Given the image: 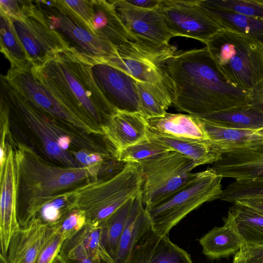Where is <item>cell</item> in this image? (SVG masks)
<instances>
[{
	"label": "cell",
	"instance_id": "obj_4",
	"mask_svg": "<svg viewBox=\"0 0 263 263\" xmlns=\"http://www.w3.org/2000/svg\"><path fill=\"white\" fill-rule=\"evenodd\" d=\"M1 99L10 115L23 123L40 142L45 154L62 166H82L68 151L70 146L112 157L106 142L95 141L90 135L70 127L44 112L19 93L4 75L1 76Z\"/></svg>",
	"mask_w": 263,
	"mask_h": 263
},
{
	"label": "cell",
	"instance_id": "obj_48",
	"mask_svg": "<svg viewBox=\"0 0 263 263\" xmlns=\"http://www.w3.org/2000/svg\"><path fill=\"white\" fill-rule=\"evenodd\" d=\"M235 202H237L251 209L256 212L263 215V199H245L236 201Z\"/></svg>",
	"mask_w": 263,
	"mask_h": 263
},
{
	"label": "cell",
	"instance_id": "obj_28",
	"mask_svg": "<svg viewBox=\"0 0 263 263\" xmlns=\"http://www.w3.org/2000/svg\"><path fill=\"white\" fill-rule=\"evenodd\" d=\"M200 119L234 127L255 129L263 126V114L248 104L210 114Z\"/></svg>",
	"mask_w": 263,
	"mask_h": 263
},
{
	"label": "cell",
	"instance_id": "obj_25",
	"mask_svg": "<svg viewBox=\"0 0 263 263\" xmlns=\"http://www.w3.org/2000/svg\"><path fill=\"white\" fill-rule=\"evenodd\" d=\"M199 243L203 253L212 260L235 254L245 244L237 232L225 223L204 234L200 239Z\"/></svg>",
	"mask_w": 263,
	"mask_h": 263
},
{
	"label": "cell",
	"instance_id": "obj_3",
	"mask_svg": "<svg viewBox=\"0 0 263 263\" xmlns=\"http://www.w3.org/2000/svg\"><path fill=\"white\" fill-rule=\"evenodd\" d=\"M92 66L76 53L65 50L55 53L42 66L33 68L64 103L101 128L117 110L96 84Z\"/></svg>",
	"mask_w": 263,
	"mask_h": 263
},
{
	"label": "cell",
	"instance_id": "obj_39",
	"mask_svg": "<svg viewBox=\"0 0 263 263\" xmlns=\"http://www.w3.org/2000/svg\"><path fill=\"white\" fill-rule=\"evenodd\" d=\"M160 237L151 228L135 246L128 263H149Z\"/></svg>",
	"mask_w": 263,
	"mask_h": 263
},
{
	"label": "cell",
	"instance_id": "obj_45",
	"mask_svg": "<svg viewBox=\"0 0 263 263\" xmlns=\"http://www.w3.org/2000/svg\"><path fill=\"white\" fill-rule=\"evenodd\" d=\"M68 151L82 166L92 167L100 165L106 159L100 154L84 149H69Z\"/></svg>",
	"mask_w": 263,
	"mask_h": 263
},
{
	"label": "cell",
	"instance_id": "obj_2",
	"mask_svg": "<svg viewBox=\"0 0 263 263\" xmlns=\"http://www.w3.org/2000/svg\"><path fill=\"white\" fill-rule=\"evenodd\" d=\"M14 156L17 187V218L26 227L47 202L102 175L103 164L92 167L55 165L44 160L28 145L9 136Z\"/></svg>",
	"mask_w": 263,
	"mask_h": 263
},
{
	"label": "cell",
	"instance_id": "obj_14",
	"mask_svg": "<svg viewBox=\"0 0 263 263\" xmlns=\"http://www.w3.org/2000/svg\"><path fill=\"white\" fill-rule=\"evenodd\" d=\"M0 251L6 255L10 240L20 228L17 218V187L14 149L9 136L6 156L0 164Z\"/></svg>",
	"mask_w": 263,
	"mask_h": 263
},
{
	"label": "cell",
	"instance_id": "obj_11",
	"mask_svg": "<svg viewBox=\"0 0 263 263\" xmlns=\"http://www.w3.org/2000/svg\"><path fill=\"white\" fill-rule=\"evenodd\" d=\"M138 163L144 207L161 201L184 185L194 176L192 171L197 166L193 160L175 151Z\"/></svg>",
	"mask_w": 263,
	"mask_h": 263
},
{
	"label": "cell",
	"instance_id": "obj_13",
	"mask_svg": "<svg viewBox=\"0 0 263 263\" xmlns=\"http://www.w3.org/2000/svg\"><path fill=\"white\" fill-rule=\"evenodd\" d=\"M10 19L34 68L42 66L55 53L69 50L67 45L59 34L51 28L35 5L34 10L25 18Z\"/></svg>",
	"mask_w": 263,
	"mask_h": 263
},
{
	"label": "cell",
	"instance_id": "obj_52",
	"mask_svg": "<svg viewBox=\"0 0 263 263\" xmlns=\"http://www.w3.org/2000/svg\"><path fill=\"white\" fill-rule=\"evenodd\" d=\"M233 263H235V262H233Z\"/></svg>",
	"mask_w": 263,
	"mask_h": 263
},
{
	"label": "cell",
	"instance_id": "obj_38",
	"mask_svg": "<svg viewBox=\"0 0 263 263\" xmlns=\"http://www.w3.org/2000/svg\"><path fill=\"white\" fill-rule=\"evenodd\" d=\"M220 8L263 20V0H205Z\"/></svg>",
	"mask_w": 263,
	"mask_h": 263
},
{
	"label": "cell",
	"instance_id": "obj_1",
	"mask_svg": "<svg viewBox=\"0 0 263 263\" xmlns=\"http://www.w3.org/2000/svg\"><path fill=\"white\" fill-rule=\"evenodd\" d=\"M173 105L198 119L248 105V93L230 84L206 47L177 51L162 65Z\"/></svg>",
	"mask_w": 263,
	"mask_h": 263
},
{
	"label": "cell",
	"instance_id": "obj_19",
	"mask_svg": "<svg viewBox=\"0 0 263 263\" xmlns=\"http://www.w3.org/2000/svg\"><path fill=\"white\" fill-rule=\"evenodd\" d=\"M92 28L99 37L112 44L120 53L134 46L111 0H92Z\"/></svg>",
	"mask_w": 263,
	"mask_h": 263
},
{
	"label": "cell",
	"instance_id": "obj_29",
	"mask_svg": "<svg viewBox=\"0 0 263 263\" xmlns=\"http://www.w3.org/2000/svg\"><path fill=\"white\" fill-rule=\"evenodd\" d=\"M1 52L9 61L11 68H21L31 64L14 28L10 18L1 12Z\"/></svg>",
	"mask_w": 263,
	"mask_h": 263
},
{
	"label": "cell",
	"instance_id": "obj_12",
	"mask_svg": "<svg viewBox=\"0 0 263 263\" xmlns=\"http://www.w3.org/2000/svg\"><path fill=\"white\" fill-rule=\"evenodd\" d=\"M157 10L176 36L206 42L223 28L202 7L201 0H160Z\"/></svg>",
	"mask_w": 263,
	"mask_h": 263
},
{
	"label": "cell",
	"instance_id": "obj_15",
	"mask_svg": "<svg viewBox=\"0 0 263 263\" xmlns=\"http://www.w3.org/2000/svg\"><path fill=\"white\" fill-rule=\"evenodd\" d=\"M91 69L99 89L118 111L140 114L136 80L107 63L95 64Z\"/></svg>",
	"mask_w": 263,
	"mask_h": 263
},
{
	"label": "cell",
	"instance_id": "obj_24",
	"mask_svg": "<svg viewBox=\"0 0 263 263\" xmlns=\"http://www.w3.org/2000/svg\"><path fill=\"white\" fill-rule=\"evenodd\" d=\"M223 220L237 232L245 245H263V215L234 202Z\"/></svg>",
	"mask_w": 263,
	"mask_h": 263
},
{
	"label": "cell",
	"instance_id": "obj_21",
	"mask_svg": "<svg viewBox=\"0 0 263 263\" xmlns=\"http://www.w3.org/2000/svg\"><path fill=\"white\" fill-rule=\"evenodd\" d=\"M152 132L178 138L208 141L201 120L191 115L166 112L160 117L146 119Z\"/></svg>",
	"mask_w": 263,
	"mask_h": 263
},
{
	"label": "cell",
	"instance_id": "obj_9",
	"mask_svg": "<svg viewBox=\"0 0 263 263\" xmlns=\"http://www.w3.org/2000/svg\"><path fill=\"white\" fill-rule=\"evenodd\" d=\"M111 1L133 46L162 61L177 52L176 47L169 43L174 36L157 9L139 8L125 0Z\"/></svg>",
	"mask_w": 263,
	"mask_h": 263
},
{
	"label": "cell",
	"instance_id": "obj_6",
	"mask_svg": "<svg viewBox=\"0 0 263 263\" xmlns=\"http://www.w3.org/2000/svg\"><path fill=\"white\" fill-rule=\"evenodd\" d=\"M142 177L138 163H127L108 179L86 182L68 191L70 208L85 214L87 224L102 225L119 208L141 193Z\"/></svg>",
	"mask_w": 263,
	"mask_h": 263
},
{
	"label": "cell",
	"instance_id": "obj_49",
	"mask_svg": "<svg viewBox=\"0 0 263 263\" xmlns=\"http://www.w3.org/2000/svg\"><path fill=\"white\" fill-rule=\"evenodd\" d=\"M52 263H64L59 254L55 257Z\"/></svg>",
	"mask_w": 263,
	"mask_h": 263
},
{
	"label": "cell",
	"instance_id": "obj_17",
	"mask_svg": "<svg viewBox=\"0 0 263 263\" xmlns=\"http://www.w3.org/2000/svg\"><path fill=\"white\" fill-rule=\"evenodd\" d=\"M58 231L57 226L43 224L33 218L13 234L6 255L9 263H35L40 252Z\"/></svg>",
	"mask_w": 263,
	"mask_h": 263
},
{
	"label": "cell",
	"instance_id": "obj_41",
	"mask_svg": "<svg viewBox=\"0 0 263 263\" xmlns=\"http://www.w3.org/2000/svg\"><path fill=\"white\" fill-rule=\"evenodd\" d=\"M1 12L10 18L21 20L30 14L35 8L33 1L1 0Z\"/></svg>",
	"mask_w": 263,
	"mask_h": 263
},
{
	"label": "cell",
	"instance_id": "obj_44",
	"mask_svg": "<svg viewBox=\"0 0 263 263\" xmlns=\"http://www.w3.org/2000/svg\"><path fill=\"white\" fill-rule=\"evenodd\" d=\"M235 263H263V245L249 246L244 244L235 254Z\"/></svg>",
	"mask_w": 263,
	"mask_h": 263
},
{
	"label": "cell",
	"instance_id": "obj_8",
	"mask_svg": "<svg viewBox=\"0 0 263 263\" xmlns=\"http://www.w3.org/2000/svg\"><path fill=\"white\" fill-rule=\"evenodd\" d=\"M51 28L67 45L91 65L118 56L116 48L96 35L63 0L33 1Z\"/></svg>",
	"mask_w": 263,
	"mask_h": 263
},
{
	"label": "cell",
	"instance_id": "obj_51",
	"mask_svg": "<svg viewBox=\"0 0 263 263\" xmlns=\"http://www.w3.org/2000/svg\"><path fill=\"white\" fill-rule=\"evenodd\" d=\"M262 130H263V126L261 127Z\"/></svg>",
	"mask_w": 263,
	"mask_h": 263
},
{
	"label": "cell",
	"instance_id": "obj_20",
	"mask_svg": "<svg viewBox=\"0 0 263 263\" xmlns=\"http://www.w3.org/2000/svg\"><path fill=\"white\" fill-rule=\"evenodd\" d=\"M200 120L208 136V141L221 153L227 149L263 143L262 127L255 129L234 127Z\"/></svg>",
	"mask_w": 263,
	"mask_h": 263
},
{
	"label": "cell",
	"instance_id": "obj_16",
	"mask_svg": "<svg viewBox=\"0 0 263 263\" xmlns=\"http://www.w3.org/2000/svg\"><path fill=\"white\" fill-rule=\"evenodd\" d=\"M211 168L222 178L235 180L263 179V143L225 150Z\"/></svg>",
	"mask_w": 263,
	"mask_h": 263
},
{
	"label": "cell",
	"instance_id": "obj_50",
	"mask_svg": "<svg viewBox=\"0 0 263 263\" xmlns=\"http://www.w3.org/2000/svg\"><path fill=\"white\" fill-rule=\"evenodd\" d=\"M0 263H9L6 256L0 253Z\"/></svg>",
	"mask_w": 263,
	"mask_h": 263
},
{
	"label": "cell",
	"instance_id": "obj_30",
	"mask_svg": "<svg viewBox=\"0 0 263 263\" xmlns=\"http://www.w3.org/2000/svg\"><path fill=\"white\" fill-rule=\"evenodd\" d=\"M125 72L138 82L157 83L163 81L161 66L143 59L117 56L106 63Z\"/></svg>",
	"mask_w": 263,
	"mask_h": 263
},
{
	"label": "cell",
	"instance_id": "obj_26",
	"mask_svg": "<svg viewBox=\"0 0 263 263\" xmlns=\"http://www.w3.org/2000/svg\"><path fill=\"white\" fill-rule=\"evenodd\" d=\"M201 6L223 28L256 39L263 44V20L213 6L205 0Z\"/></svg>",
	"mask_w": 263,
	"mask_h": 263
},
{
	"label": "cell",
	"instance_id": "obj_5",
	"mask_svg": "<svg viewBox=\"0 0 263 263\" xmlns=\"http://www.w3.org/2000/svg\"><path fill=\"white\" fill-rule=\"evenodd\" d=\"M217 68L235 87L249 93L263 80V44L222 28L205 43Z\"/></svg>",
	"mask_w": 263,
	"mask_h": 263
},
{
	"label": "cell",
	"instance_id": "obj_22",
	"mask_svg": "<svg viewBox=\"0 0 263 263\" xmlns=\"http://www.w3.org/2000/svg\"><path fill=\"white\" fill-rule=\"evenodd\" d=\"M148 139L171 151L179 153L192 160L196 166L213 163L221 157V153L209 141L178 138L158 134L148 128Z\"/></svg>",
	"mask_w": 263,
	"mask_h": 263
},
{
	"label": "cell",
	"instance_id": "obj_42",
	"mask_svg": "<svg viewBox=\"0 0 263 263\" xmlns=\"http://www.w3.org/2000/svg\"><path fill=\"white\" fill-rule=\"evenodd\" d=\"M65 240L62 234L57 232L42 249L35 263H52L60 253Z\"/></svg>",
	"mask_w": 263,
	"mask_h": 263
},
{
	"label": "cell",
	"instance_id": "obj_37",
	"mask_svg": "<svg viewBox=\"0 0 263 263\" xmlns=\"http://www.w3.org/2000/svg\"><path fill=\"white\" fill-rule=\"evenodd\" d=\"M64 263H105L89 255L79 232L64 240L59 253Z\"/></svg>",
	"mask_w": 263,
	"mask_h": 263
},
{
	"label": "cell",
	"instance_id": "obj_18",
	"mask_svg": "<svg viewBox=\"0 0 263 263\" xmlns=\"http://www.w3.org/2000/svg\"><path fill=\"white\" fill-rule=\"evenodd\" d=\"M101 128L114 157L118 152L148 139L146 119L138 112L117 110Z\"/></svg>",
	"mask_w": 263,
	"mask_h": 263
},
{
	"label": "cell",
	"instance_id": "obj_31",
	"mask_svg": "<svg viewBox=\"0 0 263 263\" xmlns=\"http://www.w3.org/2000/svg\"><path fill=\"white\" fill-rule=\"evenodd\" d=\"M136 197L128 200L102 225L103 243L114 261L117 255L120 238Z\"/></svg>",
	"mask_w": 263,
	"mask_h": 263
},
{
	"label": "cell",
	"instance_id": "obj_36",
	"mask_svg": "<svg viewBox=\"0 0 263 263\" xmlns=\"http://www.w3.org/2000/svg\"><path fill=\"white\" fill-rule=\"evenodd\" d=\"M149 263H193L190 255L172 242L168 235L161 236Z\"/></svg>",
	"mask_w": 263,
	"mask_h": 263
},
{
	"label": "cell",
	"instance_id": "obj_27",
	"mask_svg": "<svg viewBox=\"0 0 263 263\" xmlns=\"http://www.w3.org/2000/svg\"><path fill=\"white\" fill-rule=\"evenodd\" d=\"M140 114L146 119L164 116L173 104L171 95L163 81L151 83L137 82Z\"/></svg>",
	"mask_w": 263,
	"mask_h": 263
},
{
	"label": "cell",
	"instance_id": "obj_43",
	"mask_svg": "<svg viewBox=\"0 0 263 263\" xmlns=\"http://www.w3.org/2000/svg\"><path fill=\"white\" fill-rule=\"evenodd\" d=\"M63 1L65 4L72 10L93 32L92 28L93 16V5L92 0Z\"/></svg>",
	"mask_w": 263,
	"mask_h": 263
},
{
	"label": "cell",
	"instance_id": "obj_32",
	"mask_svg": "<svg viewBox=\"0 0 263 263\" xmlns=\"http://www.w3.org/2000/svg\"><path fill=\"white\" fill-rule=\"evenodd\" d=\"M251 199H263V179L235 180L223 190L220 199L233 203Z\"/></svg>",
	"mask_w": 263,
	"mask_h": 263
},
{
	"label": "cell",
	"instance_id": "obj_34",
	"mask_svg": "<svg viewBox=\"0 0 263 263\" xmlns=\"http://www.w3.org/2000/svg\"><path fill=\"white\" fill-rule=\"evenodd\" d=\"M68 191L54 196L47 202L34 218L48 226L58 225L72 210L70 206V197Z\"/></svg>",
	"mask_w": 263,
	"mask_h": 263
},
{
	"label": "cell",
	"instance_id": "obj_35",
	"mask_svg": "<svg viewBox=\"0 0 263 263\" xmlns=\"http://www.w3.org/2000/svg\"><path fill=\"white\" fill-rule=\"evenodd\" d=\"M79 233L83 245L89 255L105 263H115L103 243L102 225L86 224Z\"/></svg>",
	"mask_w": 263,
	"mask_h": 263
},
{
	"label": "cell",
	"instance_id": "obj_40",
	"mask_svg": "<svg viewBox=\"0 0 263 263\" xmlns=\"http://www.w3.org/2000/svg\"><path fill=\"white\" fill-rule=\"evenodd\" d=\"M87 224L85 214L82 211L72 210L56 226L65 239L73 236Z\"/></svg>",
	"mask_w": 263,
	"mask_h": 263
},
{
	"label": "cell",
	"instance_id": "obj_46",
	"mask_svg": "<svg viewBox=\"0 0 263 263\" xmlns=\"http://www.w3.org/2000/svg\"><path fill=\"white\" fill-rule=\"evenodd\" d=\"M247 103L263 114V80L248 93Z\"/></svg>",
	"mask_w": 263,
	"mask_h": 263
},
{
	"label": "cell",
	"instance_id": "obj_10",
	"mask_svg": "<svg viewBox=\"0 0 263 263\" xmlns=\"http://www.w3.org/2000/svg\"><path fill=\"white\" fill-rule=\"evenodd\" d=\"M5 76L24 98L58 121L88 135L103 136L101 127L70 108L53 93L36 74L32 64L10 68Z\"/></svg>",
	"mask_w": 263,
	"mask_h": 263
},
{
	"label": "cell",
	"instance_id": "obj_7",
	"mask_svg": "<svg viewBox=\"0 0 263 263\" xmlns=\"http://www.w3.org/2000/svg\"><path fill=\"white\" fill-rule=\"evenodd\" d=\"M222 177L211 168L194 173L184 185L161 201L145 206L152 229L159 236L206 202L220 199Z\"/></svg>",
	"mask_w": 263,
	"mask_h": 263
},
{
	"label": "cell",
	"instance_id": "obj_33",
	"mask_svg": "<svg viewBox=\"0 0 263 263\" xmlns=\"http://www.w3.org/2000/svg\"><path fill=\"white\" fill-rule=\"evenodd\" d=\"M169 151L165 147L148 139L118 152L114 158L126 163H139Z\"/></svg>",
	"mask_w": 263,
	"mask_h": 263
},
{
	"label": "cell",
	"instance_id": "obj_47",
	"mask_svg": "<svg viewBox=\"0 0 263 263\" xmlns=\"http://www.w3.org/2000/svg\"><path fill=\"white\" fill-rule=\"evenodd\" d=\"M127 3L139 8L154 10L158 7L160 0H125Z\"/></svg>",
	"mask_w": 263,
	"mask_h": 263
},
{
	"label": "cell",
	"instance_id": "obj_23",
	"mask_svg": "<svg viewBox=\"0 0 263 263\" xmlns=\"http://www.w3.org/2000/svg\"><path fill=\"white\" fill-rule=\"evenodd\" d=\"M151 228L149 218L142 204L141 193L135 198L120 238L115 263H128L135 246Z\"/></svg>",
	"mask_w": 263,
	"mask_h": 263
}]
</instances>
